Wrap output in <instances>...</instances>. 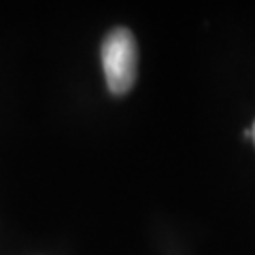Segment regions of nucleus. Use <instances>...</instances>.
<instances>
[{"mask_svg":"<svg viewBox=\"0 0 255 255\" xmlns=\"http://www.w3.org/2000/svg\"><path fill=\"white\" fill-rule=\"evenodd\" d=\"M101 57L110 91L118 97L130 91L138 74V47L134 34L125 27L114 28L102 42Z\"/></svg>","mask_w":255,"mask_h":255,"instance_id":"f257e3e1","label":"nucleus"},{"mask_svg":"<svg viewBox=\"0 0 255 255\" xmlns=\"http://www.w3.org/2000/svg\"><path fill=\"white\" fill-rule=\"evenodd\" d=\"M250 130H252V140L255 142V123H254V127L250 128Z\"/></svg>","mask_w":255,"mask_h":255,"instance_id":"f03ea898","label":"nucleus"}]
</instances>
